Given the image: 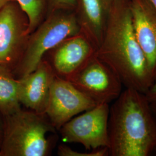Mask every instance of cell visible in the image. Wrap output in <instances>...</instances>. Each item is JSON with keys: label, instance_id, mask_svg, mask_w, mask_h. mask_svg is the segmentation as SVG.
I'll return each mask as SVG.
<instances>
[{"label": "cell", "instance_id": "cell-13", "mask_svg": "<svg viewBox=\"0 0 156 156\" xmlns=\"http://www.w3.org/2000/svg\"><path fill=\"white\" fill-rule=\"evenodd\" d=\"M19 80L11 69L0 66V111L4 116L22 107L19 100Z\"/></svg>", "mask_w": 156, "mask_h": 156}, {"label": "cell", "instance_id": "cell-17", "mask_svg": "<svg viewBox=\"0 0 156 156\" xmlns=\"http://www.w3.org/2000/svg\"><path fill=\"white\" fill-rule=\"evenodd\" d=\"M147 100L151 103L156 102V80L145 94Z\"/></svg>", "mask_w": 156, "mask_h": 156}, {"label": "cell", "instance_id": "cell-11", "mask_svg": "<svg viewBox=\"0 0 156 156\" xmlns=\"http://www.w3.org/2000/svg\"><path fill=\"white\" fill-rule=\"evenodd\" d=\"M55 77L50 64L43 58L33 71L18 79L20 105L33 111L45 113Z\"/></svg>", "mask_w": 156, "mask_h": 156}, {"label": "cell", "instance_id": "cell-10", "mask_svg": "<svg viewBox=\"0 0 156 156\" xmlns=\"http://www.w3.org/2000/svg\"><path fill=\"white\" fill-rule=\"evenodd\" d=\"M134 32L151 75L156 80V9L149 0H128Z\"/></svg>", "mask_w": 156, "mask_h": 156}, {"label": "cell", "instance_id": "cell-8", "mask_svg": "<svg viewBox=\"0 0 156 156\" xmlns=\"http://www.w3.org/2000/svg\"><path fill=\"white\" fill-rule=\"evenodd\" d=\"M98 48L83 33L71 36L46 53L57 76L69 80L97 56Z\"/></svg>", "mask_w": 156, "mask_h": 156}, {"label": "cell", "instance_id": "cell-18", "mask_svg": "<svg viewBox=\"0 0 156 156\" xmlns=\"http://www.w3.org/2000/svg\"><path fill=\"white\" fill-rule=\"evenodd\" d=\"M4 131V116L0 111V147L2 145Z\"/></svg>", "mask_w": 156, "mask_h": 156}, {"label": "cell", "instance_id": "cell-14", "mask_svg": "<svg viewBox=\"0 0 156 156\" xmlns=\"http://www.w3.org/2000/svg\"><path fill=\"white\" fill-rule=\"evenodd\" d=\"M16 1L28 16V32L30 34L38 27L47 16L48 0Z\"/></svg>", "mask_w": 156, "mask_h": 156}, {"label": "cell", "instance_id": "cell-21", "mask_svg": "<svg viewBox=\"0 0 156 156\" xmlns=\"http://www.w3.org/2000/svg\"><path fill=\"white\" fill-rule=\"evenodd\" d=\"M151 1L152 5L154 6V7L156 9V0H149Z\"/></svg>", "mask_w": 156, "mask_h": 156}, {"label": "cell", "instance_id": "cell-22", "mask_svg": "<svg viewBox=\"0 0 156 156\" xmlns=\"http://www.w3.org/2000/svg\"><path fill=\"white\" fill-rule=\"evenodd\" d=\"M156 153V149H154V151H153V153Z\"/></svg>", "mask_w": 156, "mask_h": 156}, {"label": "cell", "instance_id": "cell-15", "mask_svg": "<svg viewBox=\"0 0 156 156\" xmlns=\"http://www.w3.org/2000/svg\"><path fill=\"white\" fill-rule=\"evenodd\" d=\"M57 154L60 156H109L108 147H101L90 152H79L66 145L58 146Z\"/></svg>", "mask_w": 156, "mask_h": 156}, {"label": "cell", "instance_id": "cell-1", "mask_svg": "<svg viewBox=\"0 0 156 156\" xmlns=\"http://www.w3.org/2000/svg\"><path fill=\"white\" fill-rule=\"evenodd\" d=\"M97 57L115 72L126 88L145 94L154 83L136 38L128 0H113Z\"/></svg>", "mask_w": 156, "mask_h": 156}, {"label": "cell", "instance_id": "cell-2", "mask_svg": "<svg viewBox=\"0 0 156 156\" xmlns=\"http://www.w3.org/2000/svg\"><path fill=\"white\" fill-rule=\"evenodd\" d=\"M109 156H149L156 147V116L144 93L126 88L110 106Z\"/></svg>", "mask_w": 156, "mask_h": 156}, {"label": "cell", "instance_id": "cell-12", "mask_svg": "<svg viewBox=\"0 0 156 156\" xmlns=\"http://www.w3.org/2000/svg\"><path fill=\"white\" fill-rule=\"evenodd\" d=\"M113 0H76L75 12L80 31L98 49L106 30Z\"/></svg>", "mask_w": 156, "mask_h": 156}, {"label": "cell", "instance_id": "cell-7", "mask_svg": "<svg viewBox=\"0 0 156 156\" xmlns=\"http://www.w3.org/2000/svg\"><path fill=\"white\" fill-rule=\"evenodd\" d=\"M68 81L97 105L116 100L123 86L115 72L97 56Z\"/></svg>", "mask_w": 156, "mask_h": 156}, {"label": "cell", "instance_id": "cell-4", "mask_svg": "<svg viewBox=\"0 0 156 156\" xmlns=\"http://www.w3.org/2000/svg\"><path fill=\"white\" fill-rule=\"evenodd\" d=\"M80 32L74 11H58L48 14L28 37L22 60L13 72L17 79L31 73L46 53L62 41Z\"/></svg>", "mask_w": 156, "mask_h": 156}, {"label": "cell", "instance_id": "cell-9", "mask_svg": "<svg viewBox=\"0 0 156 156\" xmlns=\"http://www.w3.org/2000/svg\"><path fill=\"white\" fill-rule=\"evenodd\" d=\"M96 105L94 101L70 82L56 75L51 86L45 114L53 127L58 131L72 118Z\"/></svg>", "mask_w": 156, "mask_h": 156}, {"label": "cell", "instance_id": "cell-20", "mask_svg": "<svg viewBox=\"0 0 156 156\" xmlns=\"http://www.w3.org/2000/svg\"><path fill=\"white\" fill-rule=\"evenodd\" d=\"M151 106L152 111H153L154 114L155 115V116H156V102L151 103Z\"/></svg>", "mask_w": 156, "mask_h": 156}, {"label": "cell", "instance_id": "cell-16", "mask_svg": "<svg viewBox=\"0 0 156 156\" xmlns=\"http://www.w3.org/2000/svg\"><path fill=\"white\" fill-rule=\"evenodd\" d=\"M76 0H48L47 15L58 11H74Z\"/></svg>", "mask_w": 156, "mask_h": 156}, {"label": "cell", "instance_id": "cell-3", "mask_svg": "<svg viewBox=\"0 0 156 156\" xmlns=\"http://www.w3.org/2000/svg\"><path fill=\"white\" fill-rule=\"evenodd\" d=\"M56 128L45 113L22 107L4 116L0 156H48L56 145Z\"/></svg>", "mask_w": 156, "mask_h": 156}, {"label": "cell", "instance_id": "cell-6", "mask_svg": "<svg viewBox=\"0 0 156 156\" xmlns=\"http://www.w3.org/2000/svg\"><path fill=\"white\" fill-rule=\"evenodd\" d=\"M109 109V104H101L73 117L58 130L62 140L80 144L87 151L108 148Z\"/></svg>", "mask_w": 156, "mask_h": 156}, {"label": "cell", "instance_id": "cell-5", "mask_svg": "<svg viewBox=\"0 0 156 156\" xmlns=\"http://www.w3.org/2000/svg\"><path fill=\"white\" fill-rule=\"evenodd\" d=\"M28 18L16 1L0 8V66L13 72L28 41Z\"/></svg>", "mask_w": 156, "mask_h": 156}, {"label": "cell", "instance_id": "cell-19", "mask_svg": "<svg viewBox=\"0 0 156 156\" xmlns=\"http://www.w3.org/2000/svg\"><path fill=\"white\" fill-rule=\"evenodd\" d=\"M16 1V0H0V8L3 7L6 4H8L11 1Z\"/></svg>", "mask_w": 156, "mask_h": 156}]
</instances>
